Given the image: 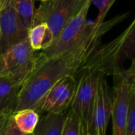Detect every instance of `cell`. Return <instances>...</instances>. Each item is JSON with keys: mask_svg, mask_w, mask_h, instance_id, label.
Instances as JSON below:
<instances>
[{"mask_svg": "<svg viewBox=\"0 0 135 135\" xmlns=\"http://www.w3.org/2000/svg\"><path fill=\"white\" fill-rule=\"evenodd\" d=\"M0 135H24L17 127L12 115H0Z\"/></svg>", "mask_w": 135, "mask_h": 135, "instance_id": "18", "label": "cell"}, {"mask_svg": "<svg viewBox=\"0 0 135 135\" xmlns=\"http://www.w3.org/2000/svg\"><path fill=\"white\" fill-rule=\"evenodd\" d=\"M80 120L70 109L66 114L62 135H80Z\"/></svg>", "mask_w": 135, "mask_h": 135, "instance_id": "16", "label": "cell"}, {"mask_svg": "<svg viewBox=\"0 0 135 135\" xmlns=\"http://www.w3.org/2000/svg\"><path fill=\"white\" fill-rule=\"evenodd\" d=\"M28 39L30 46L35 52L46 49L53 41L52 34L45 23L34 26L30 29Z\"/></svg>", "mask_w": 135, "mask_h": 135, "instance_id": "13", "label": "cell"}, {"mask_svg": "<svg viewBox=\"0 0 135 135\" xmlns=\"http://www.w3.org/2000/svg\"><path fill=\"white\" fill-rule=\"evenodd\" d=\"M130 80L126 69L114 76L111 114L113 135H126L127 128Z\"/></svg>", "mask_w": 135, "mask_h": 135, "instance_id": "8", "label": "cell"}, {"mask_svg": "<svg viewBox=\"0 0 135 135\" xmlns=\"http://www.w3.org/2000/svg\"><path fill=\"white\" fill-rule=\"evenodd\" d=\"M84 0H48L35 9L33 26L45 23L52 33L53 41L61 30L80 11ZM32 26V27H33Z\"/></svg>", "mask_w": 135, "mask_h": 135, "instance_id": "3", "label": "cell"}, {"mask_svg": "<svg viewBox=\"0 0 135 135\" xmlns=\"http://www.w3.org/2000/svg\"><path fill=\"white\" fill-rule=\"evenodd\" d=\"M115 2V0H91V3L99 10V15L95 19L97 22H103L109 10Z\"/></svg>", "mask_w": 135, "mask_h": 135, "instance_id": "19", "label": "cell"}, {"mask_svg": "<svg viewBox=\"0 0 135 135\" xmlns=\"http://www.w3.org/2000/svg\"><path fill=\"white\" fill-rule=\"evenodd\" d=\"M76 91L70 106L80 122L81 129L88 133L95 107L98 84L101 75L98 73L82 72Z\"/></svg>", "mask_w": 135, "mask_h": 135, "instance_id": "4", "label": "cell"}, {"mask_svg": "<svg viewBox=\"0 0 135 135\" xmlns=\"http://www.w3.org/2000/svg\"><path fill=\"white\" fill-rule=\"evenodd\" d=\"M127 15L128 13L107 22L95 20L89 23L82 37L69 49L59 55L41 58L37 54L36 67L22 86L15 112L24 109L34 110L44 95L60 80L78 75L88 59L101 44L103 36Z\"/></svg>", "mask_w": 135, "mask_h": 135, "instance_id": "1", "label": "cell"}, {"mask_svg": "<svg viewBox=\"0 0 135 135\" xmlns=\"http://www.w3.org/2000/svg\"><path fill=\"white\" fill-rule=\"evenodd\" d=\"M13 118L17 127L24 135H30L38 124L40 114L33 109H24L14 113Z\"/></svg>", "mask_w": 135, "mask_h": 135, "instance_id": "14", "label": "cell"}, {"mask_svg": "<svg viewBox=\"0 0 135 135\" xmlns=\"http://www.w3.org/2000/svg\"><path fill=\"white\" fill-rule=\"evenodd\" d=\"M80 128H81V127H80ZM80 135H88V134H87V133H85V132L81 129V130H80Z\"/></svg>", "mask_w": 135, "mask_h": 135, "instance_id": "23", "label": "cell"}, {"mask_svg": "<svg viewBox=\"0 0 135 135\" xmlns=\"http://www.w3.org/2000/svg\"><path fill=\"white\" fill-rule=\"evenodd\" d=\"M5 74V65L2 54H0V75Z\"/></svg>", "mask_w": 135, "mask_h": 135, "instance_id": "21", "label": "cell"}, {"mask_svg": "<svg viewBox=\"0 0 135 135\" xmlns=\"http://www.w3.org/2000/svg\"><path fill=\"white\" fill-rule=\"evenodd\" d=\"M126 135H135V89L130 83L127 128Z\"/></svg>", "mask_w": 135, "mask_h": 135, "instance_id": "17", "label": "cell"}, {"mask_svg": "<svg viewBox=\"0 0 135 135\" xmlns=\"http://www.w3.org/2000/svg\"><path fill=\"white\" fill-rule=\"evenodd\" d=\"M8 3V0H0V13L4 9Z\"/></svg>", "mask_w": 135, "mask_h": 135, "instance_id": "22", "label": "cell"}, {"mask_svg": "<svg viewBox=\"0 0 135 135\" xmlns=\"http://www.w3.org/2000/svg\"><path fill=\"white\" fill-rule=\"evenodd\" d=\"M28 33L29 30L8 2L0 13V54L27 38Z\"/></svg>", "mask_w": 135, "mask_h": 135, "instance_id": "9", "label": "cell"}, {"mask_svg": "<svg viewBox=\"0 0 135 135\" xmlns=\"http://www.w3.org/2000/svg\"><path fill=\"white\" fill-rule=\"evenodd\" d=\"M91 4V0H84V3L78 14L64 26L49 48L37 54L38 56L49 58L69 49L82 37L89 25L87 16Z\"/></svg>", "mask_w": 135, "mask_h": 135, "instance_id": "6", "label": "cell"}, {"mask_svg": "<svg viewBox=\"0 0 135 135\" xmlns=\"http://www.w3.org/2000/svg\"><path fill=\"white\" fill-rule=\"evenodd\" d=\"M41 2H45V1H48V0H41Z\"/></svg>", "mask_w": 135, "mask_h": 135, "instance_id": "24", "label": "cell"}, {"mask_svg": "<svg viewBox=\"0 0 135 135\" xmlns=\"http://www.w3.org/2000/svg\"><path fill=\"white\" fill-rule=\"evenodd\" d=\"M66 114L49 113L39 119L32 135H62Z\"/></svg>", "mask_w": 135, "mask_h": 135, "instance_id": "12", "label": "cell"}, {"mask_svg": "<svg viewBox=\"0 0 135 135\" xmlns=\"http://www.w3.org/2000/svg\"><path fill=\"white\" fill-rule=\"evenodd\" d=\"M80 1H81V0H80Z\"/></svg>", "mask_w": 135, "mask_h": 135, "instance_id": "27", "label": "cell"}, {"mask_svg": "<svg viewBox=\"0 0 135 135\" xmlns=\"http://www.w3.org/2000/svg\"><path fill=\"white\" fill-rule=\"evenodd\" d=\"M21 88L8 75H0V115H12L16 111Z\"/></svg>", "mask_w": 135, "mask_h": 135, "instance_id": "11", "label": "cell"}, {"mask_svg": "<svg viewBox=\"0 0 135 135\" xmlns=\"http://www.w3.org/2000/svg\"><path fill=\"white\" fill-rule=\"evenodd\" d=\"M24 26L30 30L33 26V18L35 11L33 0H10Z\"/></svg>", "mask_w": 135, "mask_h": 135, "instance_id": "15", "label": "cell"}, {"mask_svg": "<svg viewBox=\"0 0 135 135\" xmlns=\"http://www.w3.org/2000/svg\"><path fill=\"white\" fill-rule=\"evenodd\" d=\"M2 56L5 74L22 86L33 72L37 61V56L30 46L28 37L9 49Z\"/></svg>", "mask_w": 135, "mask_h": 135, "instance_id": "5", "label": "cell"}, {"mask_svg": "<svg viewBox=\"0 0 135 135\" xmlns=\"http://www.w3.org/2000/svg\"><path fill=\"white\" fill-rule=\"evenodd\" d=\"M112 100L113 96L107 79L101 75L88 135H106L109 118L111 114Z\"/></svg>", "mask_w": 135, "mask_h": 135, "instance_id": "10", "label": "cell"}, {"mask_svg": "<svg viewBox=\"0 0 135 135\" xmlns=\"http://www.w3.org/2000/svg\"><path fill=\"white\" fill-rule=\"evenodd\" d=\"M30 135H32V134H30Z\"/></svg>", "mask_w": 135, "mask_h": 135, "instance_id": "26", "label": "cell"}, {"mask_svg": "<svg viewBox=\"0 0 135 135\" xmlns=\"http://www.w3.org/2000/svg\"><path fill=\"white\" fill-rule=\"evenodd\" d=\"M8 1H10V0H8Z\"/></svg>", "mask_w": 135, "mask_h": 135, "instance_id": "25", "label": "cell"}, {"mask_svg": "<svg viewBox=\"0 0 135 135\" xmlns=\"http://www.w3.org/2000/svg\"><path fill=\"white\" fill-rule=\"evenodd\" d=\"M77 87L75 76H68L55 84L40 99L34 108L40 114H62L73 100Z\"/></svg>", "mask_w": 135, "mask_h": 135, "instance_id": "7", "label": "cell"}, {"mask_svg": "<svg viewBox=\"0 0 135 135\" xmlns=\"http://www.w3.org/2000/svg\"><path fill=\"white\" fill-rule=\"evenodd\" d=\"M135 52V19L116 38L99 45L79 71L98 73L107 77L123 70L122 64Z\"/></svg>", "mask_w": 135, "mask_h": 135, "instance_id": "2", "label": "cell"}, {"mask_svg": "<svg viewBox=\"0 0 135 135\" xmlns=\"http://www.w3.org/2000/svg\"><path fill=\"white\" fill-rule=\"evenodd\" d=\"M126 72L129 75L130 83L135 89V56L132 60L131 65L129 66V68L128 69H126Z\"/></svg>", "mask_w": 135, "mask_h": 135, "instance_id": "20", "label": "cell"}]
</instances>
